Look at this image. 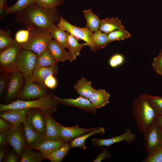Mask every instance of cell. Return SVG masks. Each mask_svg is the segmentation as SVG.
Returning a JSON list of instances; mask_svg holds the SVG:
<instances>
[{
    "label": "cell",
    "mask_w": 162,
    "mask_h": 162,
    "mask_svg": "<svg viewBox=\"0 0 162 162\" xmlns=\"http://www.w3.org/2000/svg\"><path fill=\"white\" fill-rule=\"evenodd\" d=\"M136 134L132 132V130L128 128L123 134L118 136L108 139L93 138L92 139V142L94 146L108 147L115 143L124 141L130 144L136 140Z\"/></svg>",
    "instance_id": "8fae6325"
},
{
    "label": "cell",
    "mask_w": 162,
    "mask_h": 162,
    "mask_svg": "<svg viewBox=\"0 0 162 162\" xmlns=\"http://www.w3.org/2000/svg\"><path fill=\"white\" fill-rule=\"evenodd\" d=\"M58 103L52 96L47 95L34 100H17L9 104H0V111L2 112L10 109L36 108L39 109L44 114H52L56 111Z\"/></svg>",
    "instance_id": "3957f363"
},
{
    "label": "cell",
    "mask_w": 162,
    "mask_h": 162,
    "mask_svg": "<svg viewBox=\"0 0 162 162\" xmlns=\"http://www.w3.org/2000/svg\"><path fill=\"white\" fill-rule=\"evenodd\" d=\"M59 16L57 9L46 8L35 4L16 14L15 21L27 29H39L50 32L57 26Z\"/></svg>",
    "instance_id": "6da1fadb"
},
{
    "label": "cell",
    "mask_w": 162,
    "mask_h": 162,
    "mask_svg": "<svg viewBox=\"0 0 162 162\" xmlns=\"http://www.w3.org/2000/svg\"><path fill=\"white\" fill-rule=\"evenodd\" d=\"M29 30L28 39L26 43L21 45L22 48L39 55L47 49L48 44L52 40L50 32L49 31L39 29Z\"/></svg>",
    "instance_id": "277c9868"
},
{
    "label": "cell",
    "mask_w": 162,
    "mask_h": 162,
    "mask_svg": "<svg viewBox=\"0 0 162 162\" xmlns=\"http://www.w3.org/2000/svg\"><path fill=\"white\" fill-rule=\"evenodd\" d=\"M29 30H20L16 33L15 40L17 43L22 45L27 41L29 38Z\"/></svg>",
    "instance_id": "f35d334b"
},
{
    "label": "cell",
    "mask_w": 162,
    "mask_h": 162,
    "mask_svg": "<svg viewBox=\"0 0 162 162\" xmlns=\"http://www.w3.org/2000/svg\"><path fill=\"white\" fill-rule=\"evenodd\" d=\"M105 132L104 128L99 127L94 130L72 140L70 143V148L78 147L82 149H86L85 142L91 136L97 134H104Z\"/></svg>",
    "instance_id": "cb8c5ba5"
},
{
    "label": "cell",
    "mask_w": 162,
    "mask_h": 162,
    "mask_svg": "<svg viewBox=\"0 0 162 162\" xmlns=\"http://www.w3.org/2000/svg\"><path fill=\"white\" fill-rule=\"evenodd\" d=\"M70 148V144L66 142L49 155L46 158L52 162H61L68 153Z\"/></svg>",
    "instance_id": "4dcf8cb0"
},
{
    "label": "cell",
    "mask_w": 162,
    "mask_h": 162,
    "mask_svg": "<svg viewBox=\"0 0 162 162\" xmlns=\"http://www.w3.org/2000/svg\"><path fill=\"white\" fill-rule=\"evenodd\" d=\"M157 115L147 99L146 93L141 94L134 99L132 115L136 121L138 130L143 136L154 122Z\"/></svg>",
    "instance_id": "7a4b0ae2"
},
{
    "label": "cell",
    "mask_w": 162,
    "mask_h": 162,
    "mask_svg": "<svg viewBox=\"0 0 162 162\" xmlns=\"http://www.w3.org/2000/svg\"><path fill=\"white\" fill-rule=\"evenodd\" d=\"M27 121L35 130L45 136L46 123L45 116L41 111L35 110L28 112Z\"/></svg>",
    "instance_id": "9a60e30c"
},
{
    "label": "cell",
    "mask_w": 162,
    "mask_h": 162,
    "mask_svg": "<svg viewBox=\"0 0 162 162\" xmlns=\"http://www.w3.org/2000/svg\"><path fill=\"white\" fill-rule=\"evenodd\" d=\"M143 162H162V146L148 154Z\"/></svg>",
    "instance_id": "74e56055"
},
{
    "label": "cell",
    "mask_w": 162,
    "mask_h": 162,
    "mask_svg": "<svg viewBox=\"0 0 162 162\" xmlns=\"http://www.w3.org/2000/svg\"><path fill=\"white\" fill-rule=\"evenodd\" d=\"M58 126L62 140L67 142L95 129L82 128L79 127L78 125L67 127L62 126L59 123Z\"/></svg>",
    "instance_id": "2e32d148"
},
{
    "label": "cell",
    "mask_w": 162,
    "mask_h": 162,
    "mask_svg": "<svg viewBox=\"0 0 162 162\" xmlns=\"http://www.w3.org/2000/svg\"><path fill=\"white\" fill-rule=\"evenodd\" d=\"M144 137V145L148 154L162 146V131L154 122L149 127Z\"/></svg>",
    "instance_id": "ba28073f"
},
{
    "label": "cell",
    "mask_w": 162,
    "mask_h": 162,
    "mask_svg": "<svg viewBox=\"0 0 162 162\" xmlns=\"http://www.w3.org/2000/svg\"><path fill=\"white\" fill-rule=\"evenodd\" d=\"M124 60V57L123 55L119 53L116 54L110 58L109 65L112 68H116L122 64Z\"/></svg>",
    "instance_id": "ab89813d"
},
{
    "label": "cell",
    "mask_w": 162,
    "mask_h": 162,
    "mask_svg": "<svg viewBox=\"0 0 162 162\" xmlns=\"http://www.w3.org/2000/svg\"><path fill=\"white\" fill-rule=\"evenodd\" d=\"M67 142L64 140H53L46 139L34 149H37L41 152L45 158L50 154Z\"/></svg>",
    "instance_id": "ffe728a7"
},
{
    "label": "cell",
    "mask_w": 162,
    "mask_h": 162,
    "mask_svg": "<svg viewBox=\"0 0 162 162\" xmlns=\"http://www.w3.org/2000/svg\"><path fill=\"white\" fill-rule=\"evenodd\" d=\"M57 26L60 28L71 34L78 40H84L92 51L96 52L98 50L94 42V32L87 26L80 28L73 25L66 20L62 16L57 24Z\"/></svg>",
    "instance_id": "5b68a950"
},
{
    "label": "cell",
    "mask_w": 162,
    "mask_h": 162,
    "mask_svg": "<svg viewBox=\"0 0 162 162\" xmlns=\"http://www.w3.org/2000/svg\"><path fill=\"white\" fill-rule=\"evenodd\" d=\"M158 55L162 56V46L160 51Z\"/></svg>",
    "instance_id": "f907efd6"
},
{
    "label": "cell",
    "mask_w": 162,
    "mask_h": 162,
    "mask_svg": "<svg viewBox=\"0 0 162 162\" xmlns=\"http://www.w3.org/2000/svg\"><path fill=\"white\" fill-rule=\"evenodd\" d=\"M152 66L156 73L162 76V56L158 55L154 58Z\"/></svg>",
    "instance_id": "60d3db41"
},
{
    "label": "cell",
    "mask_w": 162,
    "mask_h": 162,
    "mask_svg": "<svg viewBox=\"0 0 162 162\" xmlns=\"http://www.w3.org/2000/svg\"><path fill=\"white\" fill-rule=\"evenodd\" d=\"M30 108L10 109L2 111L0 116L5 120L10 122L13 127L21 126V124L25 120Z\"/></svg>",
    "instance_id": "7c38bea8"
},
{
    "label": "cell",
    "mask_w": 162,
    "mask_h": 162,
    "mask_svg": "<svg viewBox=\"0 0 162 162\" xmlns=\"http://www.w3.org/2000/svg\"><path fill=\"white\" fill-rule=\"evenodd\" d=\"M32 148L26 147L21 155L20 162H40L45 158L41 152H35Z\"/></svg>",
    "instance_id": "4316f807"
},
{
    "label": "cell",
    "mask_w": 162,
    "mask_h": 162,
    "mask_svg": "<svg viewBox=\"0 0 162 162\" xmlns=\"http://www.w3.org/2000/svg\"><path fill=\"white\" fill-rule=\"evenodd\" d=\"M64 0H36L37 6L46 8L57 9L64 3Z\"/></svg>",
    "instance_id": "8d00e7d4"
},
{
    "label": "cell",
    "mask_w": 162,
    "mask_h": 162,
    "mask_svg": "<svg viewBox=\"0 0 162 162\" xmlns=\"http://www.w3.org/2000/svg\"><path fill=\"white\" fill-rule=\"evenodd\" d=\"M111 155L105 148H104L101 153H100L96 158L93 161V162H100L102 160L110 158Z\"/></svg>",
    "instance_id": "7bdbcfd3"
},
{
    "label": "cell",
    "mask_w": 162,
    "mask_h": 162,
    "mask_svg": "<svg viewBox=\"0 0 162 162\" xmlns=\"http://www.w3.org/2000/svg\"><path fill=\"white\" fill-rule=\"evenodd\" d=\"M107 35L110 43L116 40H123L131 37L130 33L125 29L114 31Z\"/></svg>",
    "instance_id": "d590c367"
},
{
    "label": "cell",
    "mask_w": 162,
    "mask_h": 162,
    "mask_svg": "<svg viewBox=\"0 0 162 162\" xmlns=\"http://www.w3.org/2000/svg\"><path fill=\"white\" fill-rule=\"evenodd\" d=\"M8 74H3L0 78V94H1L4 90L7 83Z\"/></svg>",
    "instance_id": "f6af8a7d"
},
{
    "label": "cell",
    "mask_w": 162,
    "mask_h": 162,
    "mask_svg": "<svg viewBox=\"0 0 162 162\" xmlns=\"http://www.w3.org/2000/svg\"><path fill=\"white\" fill-rule=\"evenodd\" d=\"M47 49L57 62L70 60L69 52L65 50L63 46L55 40H52L49 43Z\"/></svg>",
    "instance_id": "ac0fdd59"
},
{
    "label": "cell",
    "mask_w": 162,
    "mask_h": 162,
    "mask_svg": "<svg viewBox=\"0 0 162 162\" xmlns=\"http://www.w3.org/2000/svg\"><path fill=\"white\" fill-rule=\"evenodd\" d=\"M58 70L57 65L35 69L32 74L33 77L36 81L45 86L44 84L45 80L49 76L52 75L54 76L57 74Z\"/></svg>",
    "instance_id": "603a6c76"
},
{
    "label": "cell",
    "mask_w": 162,
    "mask_h": 162,
    "mask_svg": "<svg viewBox=\"0 0 162 162\" xmlns=\"http://www.w3.org/2000/svg\"><path fill=\"white\" fill-rule=\"evenodd\" d=\"M22 49L21 45L15 44L2 50L0 53V64L3 68L14 70L16 61L20 51Z\"/></svg>",
    "instance_id": "30bf717a"
},
{
    "label": "cell",
    "mask_w": 162,
    "mask_h": 162,
    "mask_svg": "<svg viewBox=\"0 0 162 162\" xmlns=\"http://www.w3.org/2000/svg\"><path fill=\"white\" fill-rule=\"evenodd\" d=\"M110 95L105 90L95 89L89 99L96 109H100L105 106L110 102Z\"/></svg>",
    "instance_id": "7402d4cb"
},
{
    "label": "cell",
    "mask_w": 162,
    "mask_h": 162,
    "mask_svg": "<svg viewBox=\"0 0 162 162\" xmlns=\"http://www.w3.org/2000/svg\"><path fill=\"white\" fill-rule=\"evenodd\" d=\"M36 0H18L13 5L8 7L5 10L6 15L16 14L25 9L30 6L34 4Z\"/></svg>",
    "instance_id": "f546056e"
},
{
    "label": "cell",
    "mask_w": 162,
    "mask_h": 162,
    "mask_svg": "<svg viewBox=\"0 0 162 162\" xmlns=\"http://www.w3.org/2000/svg\"><path fill=\"white\" fill-rule=\"evenodd\" d=\"M78 40L72 34H69L68 37V44L70 62L75 60L77 56L80 55V50L83 46H87L86 43L82 44L79 43Z\"/></svg>",
    "instance_id": "484cf974"
},
{
    "label": "cell",
    "mask_w": 162,
    "mask_h": 162,
    "mask_svg": "<svg viewBox=\"0 0 162 162\" xmlns=\"http://www.w3.org/2000/svg\"><path fill=\"white\" fill-rule=\"evenodd\" d=\"M147 99L156 114L162 116V97L146 93Z\"/></svg>",
    "instance_id": "e575fe53"
},
{
    "label": "cell",
    "mask_w": 162,
    "mask_h": 162,
    "mask_svg": "<svg viewBox=\"0 0 162 162\" xmlns=\"http://www.w3.org/2000/svg\"><path fill=\"white\" fill-rule=\"evenodd\" d=\"M57 63V62L53 58L46 49L38 55L35 69L56 65Z\"/></svg>",
    "instance_id": "83f0119b"
},
{
    "label": "cell",
    "mask_w": 162,
    "mask_h": 162,
    "mask_svg": "<svg viewBox=\"0 0 162 162\" xmlns=\"http://www.w3.org/2000/svg\"><path fill=\"white\" fill-rule=\"evenodd\" d=\"M24 79V86L18 95V98L20 99L28 100L40 98L48 95L46 87L36 81L33 77Z\"/></svg>",
    "instance_id": "52a82bcc"
},
{
    "label": "cell",
    "mask_w": 162,
    "mask_h": 162,
    "mask_svg": "<svg viewBox=\"0 0 162 162\" xmlns=\"http://www.w3.org/2000/svg\"><path fill=\"white\" fill-rule=\"evenodd\" d=\"M93 39L98 50L105 47L110 43L107 34L99 30L94 33Z\"/></svg>",
    "instance_id": "836d02e7"
},
{
    "label": "cell",
    "mask_w": 162,
    "mask_h": 162,
    "mask_svg": "<svg viewBox=\"0 0 162 162\" xmlns=\"http://www.w3.org/2000/svg\"><path fill=\"white\" fill-rule=\"evenodd\" d=\"M13 127L11 124L9 122L1 118L0 119V131L7 132Z\"/></svg>",
    "instance_id": "ee69618b"
},
{
    "label": "cell",
    "mask_w": 162,
    "mask_h": 162,
    "mask_svg": "<svg viewBox=\"0 0 162 162\" xmlns=\"http://www.w3.org/2000/svg\"><path fill=\"white\" fill-rule=\"evenodd\" d=\"M125 29L118 17L106 18L101 20L99 28V30L107 34L115 30Z\"/></svg>",
    "instance_id": "44dd1931"
},
{
    "label": "cell",
    "mask_w": 162,
    "mask_h": 162,
    "mask_svg": "<svg viewBox=\"0 0 162 162\" xmlns=\"http://www.w3.org/2000/svg\"><path fill=\"white\" fill-rule=\"evenodd\" d=\"M18 161V158L15 154L11 153L8 154L5 159L6 162H17Z\"/></svg>",
    "instance_id": "7dc6e473"
},
{
    "label": "cell",
    "mask_w": 162,
    "mask_h": 162,
    "mask_svg": "<svg viewBox=\"0 0 162 162\" xmlns=\"http://www.w3.org/2000/svg\"><path fill=\"white\" fill-rule=\"evenodd\" d=\"M54 99L58 103L74 106L95 114L96 109L89 99L82 96L75 99L64 98L54 96Z\"/></svg>",
    "instance_id": "4fadbf2b"
},
{
    "label": "cell",
    "mask_w": 162,
    "mask_h": 162,
    "mask_svg": "<svg viewBox=\"0 0 162 162\" xmlns=\"http://www.w3.org/2000/svg\"><path fill=\"white\" fill-rule=\"evenodd\" d=\"M22 124L27 147L34 148L46 139L44 136L34 130L26 120Z\"/></svg>",
    "instance_id": "5bb4252c"
},
{
    "label": "cell",
    "mask_w": 162,
    "mask_h": 162,
    "mask_svg": "<svg viewBox=\"0 0 162 162\" xmlns=\"http://www.w3.org/2000/svg\"><path fill=\"white\" fill-rule=\"evenodd\" d=\"M7 132H0V148H4L7 142Z\"/></svg>",
    "instance_id": "bcb514c9"
},
{
    "label": "cell",
    "mask_w": 162,
    "mask_h": 162,
    "mask_svg": "<svg viewBox=\"0 0 162 162\" xmlns=\"http://www.w3.org/2000/svg\"><path fill=\"white\" fill-rule=\"evenodd\" d=\"M74 89L80 96L88 99L95 90L92 87V82L84 78L77 81Z\"/></svg>",
    "instance_id": "d4e9b609"
},
{
    "label": "cell",
    "mask_w": 162,
    "mask_h": 162,
    "mask_svg": "<svg viewBox=\"0 0 162 162\" xmlns=\"http://www.w3.org/2000/svg\"><path fill=\"white\" fill-rule=\"evenodd\" d=\"M83 13L86 20V26L93 32L99 30L101 20L90 9L83 10Z\"/></svg>",
    "instance_id": "f1b7e54d"
},
{
    "label": "cell",
    "mask_w": 162,
    "mask_h": 162,
    "mask_svg": "<svg viewBox=\"0 0 162 162\" xmlns=\"http://www.w3.org/2000/svg\"><path fill=\"white\" fill-rule=\"evenodd\" d=\"M11 32L10 30L5 31L0 28V50H3L15 44L16 42L11 37Z\"/></svg>",
    "instance_id": "d6a6232c"
},
{
    "label": "cell",
    "mask_w": 162,
    "mask_h": 162,
    "mask_svg": "<svg viewBox=\"0 0 162 162\" xmlns=\"http://www.w3.org/2000/svg\"><path fill=\"white\" fill-rule=\"evenodd\" d=\"M5 154V151L4 148H0V162H1Z\"/></svg>",
    "instance_id": "681fc988"
},
{
    "label": "cell",
    "mask_w": 162,
    "mask_h": 162,
    "mask_svg": "<svg viewBox=\"0 0 162 162\" xmlns=\"http://www.w3.org/2000/svg\"><path fill=\"white\" fill-rule=\"evenodd\" d=\"M51 37L65 48L68 49V37L69 33L57 26L50 32Z\"/></svg>",
    "instance_id": "1f68e13d"
},
{
    "label": "cell",
    "mask_w": 162,
    "mask_h": 162,
    "mask_svg": "<svg viewBox=\"0 0 162 162\" xmlns=\"http://www.w3.org/2000/svg\"><path fill=\"white\" fill-rule=\"evenodd\" d=\"M44 84L46 87L52 89L56 86L57 81L54 75H52L48 77L45 80Z\"/></svg>",
    "instance_id": "b9f144b4"
},
{
    "label": "cell",
    "mask_w": 162,
    "mask_h": 162,
    "mask_svg": "<svg viewBox=\"0 0 162 162\" xmlns=\"http://www.w3.org/2000/svg\"><path fill=\"white\" fill-rule=\"evenodd\" d=\"M7 142L14 149L17 154L21 156L24 148L26 146L24 131L21 126L12 127L7 132Z\"/></svg>",
    "instance_id": "9c48e42d"
},
{
    "label": "cell",
    "mask_w": 162,
    "mask_h": 162,
    "mask_svg": "<svg viewBox=\"0 0 162 162\" xmlns=\"http://www.w3.org/2000/svg\"><path fill=\"white\" fill-rule=\"evenodd\" d=\"M38 56L34 52L22 49L17 57L15 70L22 73L24 78L32 77Z\"/></svg>",
    "instance_id": "8992f818"
},
{
    "label": "cell",
    "mask_w": 162,
    "mask_h": 162,
    "mask_svg": "<svg viewBox=\"0 0 162 162\" xmlns=\"http://www.w3.org/2000/svg\"><path fill=\"white\" fill-rule=\"evenodd\" d=\"M154 122L162 131V116L157 115Z\"/></svg>",
    "instance_id": "c3c4849f"
},
{
    "label": "cell",
    "mask_w": 162,
    "mask_h": 162,
    "mask_svg": "<svg viewBox=\"0 0 162 162\" xmlns=\"http://www.w3.org/2000/svg\"><path fill=\"white\" fill-rule=\"evenodd\" d=\"M44 114L46 123L45 135L46 139L56 140H62L59 133L58 123L53 119L51 114Z\"/></svg>",
    "instance_id": "d6986e66"
},
{
    "label": "cell",
    "mask_w": 162,
    "mask_h": 162,
    "mask_svg": "<svg viewBox=\"0 0 162 162\" xmlns=\"http://www.w3.org/2000/svg\"><path fill=\"white\" fill-rule=\"evenodd\" d=\"M23 77L21 72L15 70L12 71L6 95L7 99H11L17 94L22 86Z\"/></svg>",
    "instance_id": "e0dca14e"
}]
</instances>
